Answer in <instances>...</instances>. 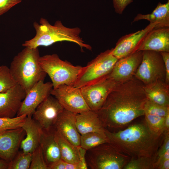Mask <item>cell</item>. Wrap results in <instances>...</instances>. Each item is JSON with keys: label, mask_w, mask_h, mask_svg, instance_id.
<instances>
[{"label": "cell", "mask_w": 169, "mask_h": 169, "mask_svg": "<svg viewBox=\"0 0 169 169\" xmlns=\"http://www.w3.org/2000/svg\"><path fill=\"white\" fill-rule=\"evenodd\" d=\"M144 85L134 76L116 84L96 112L105 129L121 128L144 115L147 97Z\"/></svg>", "instance_id": "obj_1"}, {"label": "cell", "mask_w": 169, "mask_h": 169, "mask_svg": "<svg viewBox=\"0 0 169 169\" xmlns=\"http://www.w3.org/2000/svg\"><path fill=\"white\" fill-rule=\"evenodd\" d=\"M105 131L109 142L131 158L156 156L164 136V134L158 136L152 133L145 121L117 131L105 129Z\"/></svg>", "instance_id": "obj_2"}, {"label": "cell", "mask_w": 169, "mask_h": 169, "mask_svg": "<svg viewBox=\"0 0 169 169\" xmlns=\"http://www.w3.org/2000/svg\"><path fill=\"white\" fill-rule=\"evenodd\" d=\"M33 25L36 31L35 35L31 39L25 41L22 44L24 47L36 48L40 46H48L59 42L66 41L77 44L82 50L83 48L92 50L91 47L85 43L80 37L81 30L78 27H67L59 20L52 25L43 18H40L39 24L35 22Z\"/></svg>", "instance_id": "obj_3"}, {"label": "cell", "mask_w": 169, "mask_h": 169, "mask_svg": "<svg viewBox=\"0 0 169 169\" xmlns=\"http://www.w3.org/2000/svg\"><path fill=\"white\" fill-rule=\"evenodd\" d=\"M40 57L38 48L25 47L11 63L9 68L12 77L26 93L38 82L44 80L46 75L39 64Z\"/></svg>", "instance_id": "obj_4"}, {"label": "cell", "mask_w": 169, "mask_h": 169, "mask_svg": "<svg viewBox=\"0 0 169 169\" xmlns=\"http://www.w3.org/2000/svg\"><path fill=\"white\" fill-rule=\"evenodd\" d=\"M85 157L91 169H122L131 159L110 142L86 150Z\"/></svg>", "instance_id": "obj_5"}, {"label": "cell", "mask_w": 169, "mask_h": 169, "mask_svg": "<svg viewBox=\"0 0 169 169\" xmlns=\"http://www.w3.org/2000/svg\"><path fill=\"white\" fill-rule=\"evenodd\" d=\"M39 62L43 70L51 79L53 88L63 84L73 86L83 69L62 60L56 54L40 56Z\"/></svg>", "instance_id": "obj_6"}, {"label": "cell", "mask_w": 169, "mask_h": 169, "mask_svg": "<svg viewBox=\"0 0 169 169\" xmlns=\"http://www.w3.org/2000/svg\"><path fill=\"white\" fill-rule=\"evenodd\" d=\"M118 59L108 49L101 53L89 62L83 69L73 85L80 88L95 83L106 77Z\"/></svg>", "instance_id": "obj_7"}, {"label": "cell", "mask_w": 169, "mask_h": 169, "mask_svg": "<svg viewBox=\"0 0 169 169\" xmlns=\"http://www.w3.org/2000/svg\"><path fill=\"white\" fill-rule=\"evenodd\" d=\"M134 76L144 85L158 80L165 81L166 70L160 53L153 51H143L142 60Z\"/></svg>", "instance_id": "obj_8"}, {"label": "cell", "mask_w": 169, "mask_h": 169, "mask_svg": "<svg viewBox=\"0 0 169 169\" xmlns=\"http://www.w3.org/2000/svg\"><path fill=\"white\" fill-rule=\"evenodd\" d=\"M116 83L106 77L95 83L80 88L90 110L96 112L100 110Z\"/></svg>", "instance_id": "obj_9"}, {"label": "cell", "mask_w": 169, "mask_h": 169, "mask_svg": "<svg viewBox=\"0 0 169 169\" xmlns=\"http://www.w3.org/2000/svg\"><path fill=\"white\" fill-rule=\"evenodd\" d=\"M50 95L54 97L64 108L75 113L89 110L80 88L65 84L52 89Z\"/></svg>", "instance_id": "obj_10"}, {"label": "cell", "mask_w": 169, "mask_h": 169, "mask_svg": "<svg viewBox=\"0 0 169 169\" xmlns=\"http://www.w3.org/2000/svg\"><path fill=\"white\" fill-rule=\"evenodd\" d=\"M64 109L58 100L50 95L37 106L32 117L43 130L49 131L55 127L57 117Z\"/></svg>", "instance_id": "obj_11"}, {"label": "cell", "mask_w": 169, "mask_h": 169, "mask_svg": "<svg viewBox=\"0 0 169 169\" xmlns=\"http://www.w3.org/2000/svg\"><path fill=\"white\" fill-rule=\"evenodd\" d=\"M53 85L51 82L40 81L26 93L17 116L32 115L37 106L50 95Z\"/></svg>", "instance_id": "obj_12"}, {"label": "cell", "mask_w": 169, "mask_h": 169, "mask_svg": "<svg viewBox=\"0 0 169 169\" xmlns=\"http://www.w3.org/2000/svg\"><path fill=\"white\" fill-rule=\"evenodd\" d=\"M156 25L150 23L144 29L122 36L115 47L111 49V54L119 59L137 51L146 36Z\"/></svg>", "instance_id": "obj_13"}, {"label": "cell", "mask_w": 169, "mask_h": 169, "mask_svg": "<svg viewBox=\"0 0 169 169\" xmlns=\"http://www.w3.org/2000/svg\"><path fill=\"white\" fill-rule=\"evenodd\" d=\"M143 51H136L118 59L107 77L117 83L127 80L134 76L142 60Z\"/></svg>", "instance_id": "obj_14"}, {"label": "cell", "mask_w": 169, "mask_h": 169, "mask_svg": "<svg viewBox=\"0 0 169 169\" xmlns=\"http://www.w3.org/2000/svg\"><path fill=\"white\" fill-rule=\"evenodd\" d=\"M26 95V91L16 84L6 91L0 93V117H15Z\"/></svg>", "instance_id": "obj_15"}, {"label": "cell", "mask_w": 169, "mask_h": 169, "mask_svg": "<svg viewBox=\"0 0 169 169\" xmlns=\"http://www.w3.org/2000/svg\"><path fill=\"white\" fill-rule=\"evenodd\" d=\"M26 133L21 127L0 133V159L8 163L15 157Z\"/></svg>", "instance_id": "obj_16"}, {"label": "cell", "mask_w": 169, "mask_h": 169, "mask_svg": "<svg viewBox=\"0 0 169 169\" xmlns=\"http://www.w3.org/2000/svg\"><path fill=\"white\" fill-rule=\"evenodd\" d=\"M76 114L64 109L57 117L55 127L69 142L79 146H80V135L76 125Z\"/></svg>", "instance_id": "obj_17"}, {"label": "cell", "mask_w": 169, "mask_h": 169, "mask_svg": "<svg viewBox=\"0 0 169 169\" xmlns=\"http://www.w3.org/2000/svg\"><path fill=\"white\" fill-rule=\"evenodd\" d=\"M169 52V27L154 28L146 36L137 50Z\"/></svg>", "instance_id": "obj_18"}, {"label": "cell", "mask_w": 169, "mask_h": 169, "mask_svg": "<svg viewBox=\"0 0 169 169\" xmlns=\"http://www.w3.org/2000/svg\"><path fill=\"white\" fill-rule=\"evenodd\" d=\"M21 127L26 136L22 140L20 147L24 153H32L39 146L43 130L32 115L27 116Z\"/></svg>", "instance_id": "obj_19"}, {"label": "cell", "mask_w": 169, "mask_h": 169, "mask_svg": "<svg viewBox=\"0 0 169 169\" xmlns=\"http://www.w3.org/2000/svg\"><path fill=\"white\" fill-rule=\"evenodd\" d=\"M76 124L80 135L105 129L97 112L90 110L76 113Z\"/></svg>", "instance_id": "obj_20"}, {"label": "cell", "mask_w": 169, "mask_h": 169, "mask_svg": "<svg viewBox=\"0 0 169 169\" xmlns=\"http://www.w3.org/2000/svg\"><path fill=\"white\" fill-rule=\"evenodd\" d=\"M54 128L49 131L43 130L40 141L39 145L48 166L61 159L59 148L54 138Z\"/></svg>", "instance_id": "obj_21"}, {"label": "cell", "mask_w": 169, "mask_h": 169, "mask_svg": "<svg viewBox=\"0 0 169 169\" xmlns=\"http://www.w3.org/2000/svg\"><path fill=\"white\" fill-rule=\"evenodd\" d=\"M144 89L148 99L160 105L169 107V84L165 80H158L144 84Z\"/></svg>", "instance_id": "obj_22"}, {"label": "cell", "mask_w": 169, "mask_h": 169, "mask_svg": "<svg viewBox=\"0 0 169 169\" xmlns=\"http://www.w3.org/2000/svg\"><path fill=\"white\" fill-rule=\"evenodd\" d=\"M143 19L149 21L150 23H157L155 29L169 27V0L164 4L159 2L151 13L138 14L132 23Z\"/></svg>", "instance_id": "obj_23"}, {"label": "cell", "mask_w": 169, "mask_h": 169, "mask_svg": "<svg viewBox=\"0 0 169 169\" xmlns=\"http://www.w3.org/2000/svg\"><path fill=\"white\" fill-rule=\"evenodd\" d=\"M54 136L59 148L61 159L68 163L81 165L80 146H74L69 142L59 133L55 127Z\"/></svg>", "instance_id": "obj_24"}, {"label": "cell", "mask_w": 169, "mask_h": 169, "mask_svg": "<svg viewBox=\"0 0 169 169\" xmlns=\"http://www.w3.org/2000/svg\"><path fill=\"white\" fill-rule=\"evenodd\" d=\"M108 142H109V140L105 132V129L80 135V146L86 150Z\"/></svg>", "instance_id": "obj_25"}, {"label": "cell", "mask_w": 169, "mask_h": 169, "mask_svg": "<svg viewBox=\"0 0 169 169\" xmlns=\"http://www.w3.org/2000/svg\"><path fill=\"white\" fill-rule=\"evenodd\" d=\"M157 156L131 158L123 169H155Z\"/></svg>", "instance_id": "obj_26"}, {"label": "cell", "mask_w": 169, "mask_h": 169, "mask_svg": "<svg viewBox=\"0 0 169 169\" xmlns=\"http://www.w3.org/2000/svg\"><path fill=\"white\" fill-rule=\"evenodd\" d=\"M144 115L146 123L152 133L158 136L164 135L165 117L147 113Z\"/></svg>", "instance_id": "obj_27"}, {"label": "cell", "mask_w": 169, "mask_h": 169, "mask_svg": "<svg viewBox=\"0 0 169 169\" xmlns=\"http://www.w3.org/2000/svg\"><path fill=\"white\" fill-rule=\"evenodd\" d=\"M32 157V153L18 152L13 159L9 163L8 169H28Z\"/></svg>", "instance_id": "obj_28"}, {"label": "cell", "mask_w": 169, "mask_h": 169, "mask_svg": "<svg viewBox=\"0 0 169 169\" xmlns=\"http://www.w3.org/2000/svg\"><path fill=\"white\" fill-rule=\"evenodd\" d=\"M16 84L9 68L5 65L0 66V93L6 91Z\"/></svg>", "instance_id": "obj_29"}, {"label": "cell", "mask_w": 169, "mask_h": 169, "mask_svg": "<svg viewBox=\"0 0 169 169\" xmlns=\"http://www.w3.org/2000/svg\"><path fill=\"white\" fill-rule=\"evenodd\" d=\"M26 117L23 115L12 118L0 117V133L21 127Z\"/></svg>", "instance_id": "obj_30"}, {"label": "cell", "mask_w": 169, "mask_h": 169, "mask_svg": "<svg viewBox=\"0 0 169 169\" xmlns=\"http://www.w3.org/2000/svg\"><path fill=\"white\" fill-rule=\"evenodd\" d=\"M144 114L147 113L165 117L169 113V107L158 104L147 98L144 107Z\"/></svg>", "instance_id": "obj_31"}, {"label": "cell", "mask_w": 169, "mask_h": 169, "mask_svg": "<svg viewBox=\"0 0 169 169\" xmlns=\"http://www.w3.org/2000/svg\"><path fill=\"white\" fill-rule=\"evenodd\" d=\"M29 169H48L40 145L32 152Z\"/></svg>", "instance_id": "obj_32"}, {"label": "cell", "mask_w": 169, "mask_h": 169, "mask_svg": "<svg viewBox=\"0 0 169 169\" xmlns=\"http://www.w3.org/2000/svg\"><path fill=\"white\" fill-rule=\"evenodd\" d=\"M48 169H83L80 164L68 163L60 159L48 166Z\"/></svg>", "instance_id": "obj_33"}, {"label": "cell", "mask_w": 169, "mask_h": 169, "mask_svg": "<svg viewBox=\"0 0 169 169\" xmlns=\"http://www.w3.org/2000/svg\"><path fill=\"white\" fill-rule=\"evenodd\" d=\"M22 0H0V16L20 3Z\"/></svg>", "instance_id": "obj_34"}, {"label": "cell", "mask_w": 169, "mask_h": 169, "mask_svg": "<svg viewBox=\"0 0 169 169\" xmlns=\"http://www.w3.org/2000/svg\"><path fill=\"white\" fill-rule=\"evenodd\" d=\"M115 12L119 14H122L126 7L133 0H113Z\"/></svg>", "instance_id": "obj_35"}, {"label": "cell", "mask_w": 169, "mask_h": 169, "mask_svg": "<svg viewBox=\"0 0 169 169\" xmlns=\"http://www.w3.org/2000/svg\"><path fill=\"white\" fill-rule=\"evenodd\" d=\"M163 143L156 154L157 158L169 150V132L164 134Z\"/></svg>", "instance_id": "obj_36"}, {"label": "cell", "mask_w": 169, "mask_h": 169, "mask_svg": "<svg viewBox=\"0 0 169 169\" xmlns=\"http://www.w3.org/2000/svg\"><path fill=\"white\" fill-rule=\"evenodd\" d=\"M163 60L166 70L165 82L169 84V52H160Z\"/></svg>", "instance_id": "obj_37"}, {"label": "cell", "mask_w": 169, "mask_h": 169, "mask_svg": "<svg viewBox=\"0 0 169 169\" xmlns=\"http://www.w3.org/2000/svg\"><path fill=\"white\" fill-rule=\"evenodd\" d=\"M169 159V150L156 158L155 163V169L165 161Z\"/></svg>", "instance_id": "obj_38"}, {"label": "cell", "mask_w": 169, "mask_h": 169, "mask_svg": "<svg viewBox=\"0 0 169 169\" xmlns=\"http://www.w3.org/2000/svg\"><path fill=\"white\" fill-rule=\"evenodd\" d=\"M164 133L169 132V113L165 117L164 123Z\"/></svg>", "instance_id": "obj_39"}, {"label": "cell", "mask_w": 169, "mask_h": 169, "mask_svg": "<svg viewBox=\"0 0 169 169\" xmlns=\"http://www.w3.org/2000/svg\"><path fill=\"white\" fill-rule=\"evenodd\" d=\"M157 169H169V159H167L159 165L157 167Z\"/></svg>", "instance_id": "obj_40"}, {"label": "cell", "mask_w": 169, "mask_h": 169, "mask_svg": "<svg viewBox=\"0 0 169 169\" xmlns=\"http://www.w3.org/2000/svg\"><path fill=\"white\" fill-rule=\"evenodd\" d=\"M9 163L0 159V169H8Z\"/></svg>", "instance_id": "obj_41"}]
</instances>
